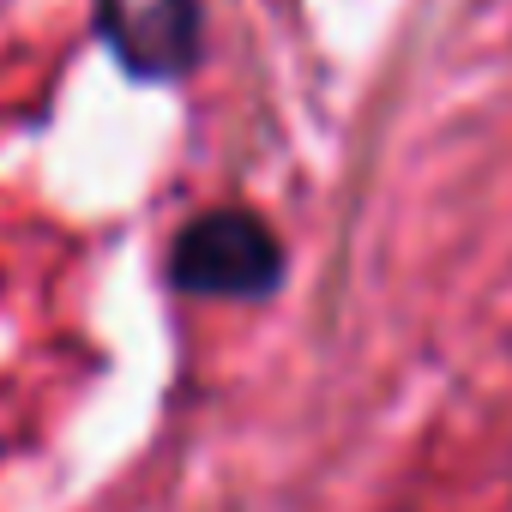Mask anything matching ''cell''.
Segmentation results:
<instances>
[{
	"mask_svg": "<svg viewBox=\"0 0 512 512\" xmlns=\"http://www.w3.org/2000/svg\"><path fill=\"white\" fill-rule=\"evenodd\" d=\"M169 278L187 296L260 302L284 278V241L253 211H205L169 247Z\"/></svg>",
	"mask_w": 512,
	"mask_h": 512,
	"instance_id": "cell-1",
	"label": "cell"
},
{
	"mask_svg": "<svg viewBox=\"0 0 512 512\" xmlns=\"http://www.w3.org/2000/svg\"><path fill=\"white\" fill-rule=\"evenodd\" d=\"M97 25L133 79H181L199 61L193 0H97Z\"/></svg>",
	"mask_w": 512,
	"mask_h": 512,
	"instance_id": "cell-2",
	"label": "cell"
}]
</instances>
